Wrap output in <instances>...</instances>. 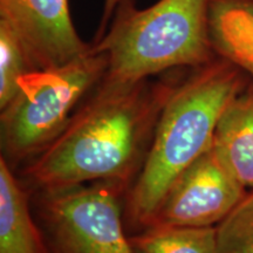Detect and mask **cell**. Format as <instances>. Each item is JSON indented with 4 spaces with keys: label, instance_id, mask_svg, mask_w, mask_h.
Listing matches in <instances>:
<instances>
[{
    "label": "cell",
    "instance_id": "9",
    "mask_svg": "<svg viewBox=\"0 0 253 253\" xmlns=\"http://www.w3.org/2000/svg\"><path fill=\"white\" fill-rule=\"evenodd\" d=\"M213 147L236 178L253 189V80L232 100L218 122Z\"/></svg>",
    "mask_w": 253,
    "mask_h": 253
},
{
    "label": "cell",
    "instance_id": "6",
    "mask_svg": "<svg viewBox=\"0 0 253 253\" xmlns=\"http://www.w3.org/2000/svg\"><path fill=\"white\" fill-rule=\"evenodd\" d=\"M246 194L212 144L173 183L149 227L216 226Z\"/></svg>",
    "mask_w": 253,
    "mask_h": 253
},
{
    "label": "cell",
    "instance_id": "10",
    "mask_svg": "<svg viewBox=\"0 0 253 253\" xmlns=\"http://www.w3.org/2000/svg\"><path fill=\"white\" fill-rule=\"evenodd\" d=\"M209 31L214 53L253 80V0H210Z\"/></svg>",
    "mask_w": 253,
    "mask_h": 253
},
{
    "label": "cell",
    "instance_id": "8",
    "mask_svg": "<svg viewBox=\"0 0 253 253\" xmlns=\"http://www.w3.org/2000/svg\"><path fill=\"white\" fill-rule=\"evenodd\" d=\"M0 253H49L41 226L31 213L26 190L0 157Z\"/></svg>",
    "mask_w": 253,
    "mask_h": 253
},
{
    "label": "cell",
    "instance_id": "1",
    "mask_svg": "<svg viewBox=\"0 0 253 253\" xmlns=\"http://www.w3.org/2000/svg\"><path fill=\"white\" fill-rule=\"evenodd\" d=\"M177 84L101 80L52 143L32 158L25 176L40 192L110 182L126 188L140 171L158 116Z\"/></svg>",
    "mask_w": 253,
    "mask_h": 253
},
{
    "label": "cell",
    "instance_id": "11",
    "mask_svg": "<svg viewBox=\"0 0 253 253\" xmlns=\"http://www.w3.org/2000/svg\"><path fill=\"white\" fill-rule=\"evenodd\" d=\"M134 253H216V226H157L129 237Z\"/></svg>",
    "mask_w": 253,
    "mask_h": 253
},
{
    "label": "cell",
    "instance_id": "13",
    "mask_svg": "<svg viewBox=\"0 0 253 253\" xmlns=\"http://www.w3.org/2000/svg\"><path fill=\"white\" fill-rule=\"evenodd\" d=\"M216 229V253H253V189Z\"/></svg>",
    "mask_w": 253,
    "mask_h": 253
},
{
    "label": "cell",
    "instance_id": "4",
    "mask_svg": "<svg viewBox=\"0 0 253 253\" xmlns=\"http://www.w3.org/2000/svg\"><path fill=\"white\" fill-rule=\"evenodd\" d=\"M106 55L91 50L56 67L34 69L1 109V156L9 166L30 162L68 125L77 104L102 80Z\"/></svg>",
    "mask_w": 253,
    "mask_h": 253
},
{
    "label": "cell",
    "instance_id": "3",
    "mask_svg": "<svg viewBox=\"0 0 253 253\" xmlns=\"http://www.w3.org/2000/svg\"><path fill=\"white\" fill-rule=\"evenodd\" d=\"M210 0H158L138 8L121 0L93 50L106 55L102 80L135 84L173 68H196L217 54L209 31Z\"/></svg>",
    "mask_w": 253,
    "mask_h": 253
},
{
    "label": "cell",
    "instance_id": "12",
    "mask_svg": "<svg viewBox=\"0 0 253 253\" xmlns=\"http://www.w3.org/2000/svg\"><path fill=\"white\" fill-rule=\"evenodd\" d=\"M34 71L23 43L14 31L0 20V109L17 94L20 80Z\"/></svg>",
    "mask_w": 253,
    "mask_h": 253
},
{
    "label": "cell",
    "instance_id": "5",
    "mask_svg": "<svg viewBox=\"0 0 253 253\" xmlns=\"http://www.w3.org/2000/svg\"><path fill=\"white\" fill-rule=\"evenodd\" d=\"M110 182L40 192V226L49 253H134Z\"/></svg>",
    "mask_w": 253,
    "mask_h": 253
},
{
    "label": "cell",
    "instance_id": "7",
    "mask_svg": "<svg viewBox=\"0 0 253 253\" xmlns=\"http://www.w3.org/2000/svg\"><path fill=\"white\" fill-rule=\"evenodd\" d=\"M0 20L17 34L34 69L61 66L93 48L79 36L68 0H0Z\"/></svg>",
    "mask_w": 253,
    "mask_h": 253
},
{
    "label": "cell",
    "instance_id": "2",
    "mask_svg": "<svg viewBox=\"0 0 253 253\" xmlns=\"http://www.w3.org/2000/svg\"><path fill=\"white\" fill-rule=\"evenodd\" d=\"M248 74L216 55L177 81L126 202V219L138 231L150 226L178 177L213 144L218 122L248 86Z\"/></svg>",
    "mask_w": 253,
    "mask_h": 253
},
{
    "label": "cell",
    "instance_id": "14",
    "mask_svg": "<svg viewBox=\"0 0 253 253\" xmlns=\"http://www.w3.org/2000/svg\"><path fill=\"white\" fill-rule=\"evenodd\" d=\"M120 2H121V0H104L103 13H102V17H101V24L99 26V30H97L95 39L100 38L104 33V31L107 30L110 20H112L114 12H115V9L119 6Z\"/></svg>",
    "mask_w": 253,
    "mask_h": 253
}]
</instances>
